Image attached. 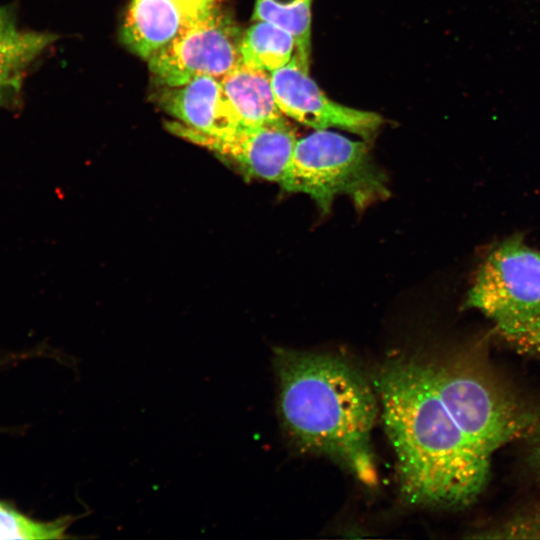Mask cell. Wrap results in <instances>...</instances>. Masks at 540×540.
<instances>
[{"label":"cell","mask_w":540,"mask_h":540,"mask_svg":"<svg viewBox=\"0 0 540 540\" xmlns=\"http://www.w3.org/2000/svg\"><path fill=\"white\" fill-rule=\"evenodd\" d=\"M225 108L235 126L285 120L273 92L271 75L243 62L220 78Z\"/></svg>","instance_id":"obj_11"},{"label":"cell","mask_w":540,"mask_h":540,"mask_svg":"<svg viewBox=\"0 0 540 540\" xmlns=\"http://www.w3.org/2000/svg\"><path fill=\"white\" fill-rule=\"evenodd\" d=\"M240 52L244 64L271 73L291 61L296 53V42L284 29L270 22L256 21L243 33Z\"/></svg>","instance_id":"obj_13"},{"label":"cell","mask_w":540,"mask_h":540,"mask_svg":"<svg viewBox=\"0 0 540 540\" xmlns=\"http://www.w3.org/2000/svg\"><path fill=\"white\" fill-rule=\"evenodd\" d=\"M72 523L69 516L35 520L0 501V539H62Z\"/></svg>","instance_id":"obj_15"},{"label":"cell","mask_w":540,"mask_h":540,"mask_svg":"<svg viewBox=\"0 0 540 540\" xmlns=\"http://www.w3.org/2000/svg\"><path fill=\"white\" fill-rule=\"evenodd\" d=\"M464 307L496 325L540 318V250L522 234L495 244L476 271Z\"/></svg>","instance_id":"obj_5"},{"label":"cell","mask_w":540,"mask_h":540,"mask_svg":"<svg viewBox=\"0 0 540 540\" xmlns=\"http://www.w3.org/2000/svg\"><path fill=\"white\" fill-rule=\"evenodd\" d=\"M253 19L270 22L296 42V56L308 71L311 47V0H256Z\"/></svg>","instance_id":"obj_14"},{"label":"cell","mask_w":540,"mask_h":540,"mask_svg":"<svg viewBox=\"0 0 540 540\" xmlns=\"http://www.w3.org/2000/svg\"><path fill=\"white\" fill-rule=\"evenodd\" d=\"M436 388L471 444L487 459L505 444L529 434L535 417L482 373L431 365Z\"/></svg>","instance_id":"obj_4"},{"label":"cell","mask_w":540,"mask_h":540,"mask_svg":"<svg viewBox=\"0 0 540 540\" xmlns=\"http://www.w3.org/2000/svg\"><path fill=\"white\" fill-rule=\"evenodd\" d=\"M375 388L404 499L456 508L475 501L488 481L491 460L457 425L436 388L431 364L390 359L380 367Z\"/></svg>","instance_id":"obj_1"},{"label":"cell","mask_w":540,"mask_h":540,"mask_svg":"<svg viewBox=\"0 0 540 540\" xmlns=\"http://www.w3.org/2000/svg\"><path fill=\"white\" fill-rule=\"evenodd\" d=\"M56 35L19 29L13 13L0 7V106L14 100L32 62Z\"/></svg>","instance_id":"obj_12"},{"label":"cell","mask_w":540,"mask_h":540,"mask_svg":"<svg viewBox=\"0 0 540 540\" xmlns=\"http://www.w3.org/2000/svg\"><path fill=\"white\" fill-rule=\"evenodd\" d=\"M243 33L218 3L191 19L179 35L148 59L159 85H180L197 75L217 78L242 63Z\"/></svg>","instance_id":"obj_6"},{"label":"cell","mask_w":540,"mask_h":540,"mask_svg":"<svg viewBox=\"0 0 540 540\" xmlns=\"http://www.w3.org/2000/svg\"><path fill=\"white\" fill-rule=\"evenodd\" d=\"M270 75L281 112L305 126L316 130L338 128L367 139L382 124L377 113L354 109L328 98L309 77L296 53L287 65Z\"/></svg>","instance_id":"obj_8"},{"label":"cell","mask_w":540,"mask_h":540,"mask_svg":"<svg viewBox=\"0 0 540 540\" xmlns=\"http://www.w3.org/2000/svg\"><path fill=\"white\" fill-rule=\"evenodd\" d=\"M530 462L540 477V422L532 430ZM498 532V537L505 538H540V508L535 512L521 516L505 524Z\"/></svg>","instance_id":"obj_16"},{"label":"cell","mask_w":540,"mask_h":540,"mask_svg":"<svg viewBox=\"0 0 540 540\" xmlns=\"http://www.w3.org/2000/svg\"><path fill=\"white\" fill-rule=\"evenodd\" d=\"M386 182L365 142L325 129L297 139L279 185L286 192L308 195L327 214L339 195L361 208L386 197Z\"/></svg>","instance_id":"obj_3"},{"label":"cell","mask_w":540,"mask_h":540,"mask_svg":"<svg viewBox=\"0 0 540 540\" xmlns=\"http://www.w3.org/2000/svg\"><path fill=\"white\" fill-rule=\"evenodd\" d=\"M174 134L210 149L247 180L280 184L289 166L296 134L288 121L236 126L218 135L194 131L179 122L168 123Z\"/></svg>","instance_id":"obj_7"},{"label":"cell","mask_w":540,"mask_h":540,"mask_svg":"<svg viewBox=\"0 0 540 540\" xmlns=\"http://www.w3.org/2000/svg\"><path fill=\"white\" fill-rule=\"evenodd\" d=\"M185 12L194 18L218 3V0H177Z\"/></svg>","instance_id":"obj_18"},{"label":"cell","mask_w":540,"mask_h":540,"mask_svg":"<svg viewBox=\"0 0 540 540\" xmlns=\"http://www.w3.org/2000/svg\"><path fill=\"white\" fill-rule=\"evenodd\" d=\"M496 328L516 348L540 354V318L510 322Z\"/></svg>","instance_id":"obj_17"},{"label":"cell","mask_w":540,"mask_h":540,"mask_svg":"<svg viewBox=\"0 0 540 540\" xmlns=\"http://www.w3.org/2000/svg\"><path fill=\"white\" fill-rule=\"evenodd\" d=\"M157 104L194 131L218 135L236 127L225 108L220 79L197 75L176 85H160Z\"/></svg>","instance_id":"obj_9"},{"label":"cell","mask_w":540,"mask_h":540,"mask_svg":"<svg viewBox=\"0 0 540 540\" xmlns=\"http://www.w3.org/2000/svg\"><path fill=\"white\" fill-rule=\"evenodd\" d=\"M273 363L281 420L293 441L374 484L371 433L378 406L364 375L342 358L289 349H276Z\"/></svg>","instance_id":"obj_2"},{"label":"cell","mask_w":540,"mask_h":540,"mask_svg":"<svg viewBox=\"0 0 540 540\" xmlns=\"http://www.w3.org/2000/svg\"><path fill=\"white\" fill-rule=\"evenodd\" d=\"M191 19L177 0H131L121 39L130 51L148 60L176 38Z\"/></svg>","instance_id":"obj_10"}]
</instances>
